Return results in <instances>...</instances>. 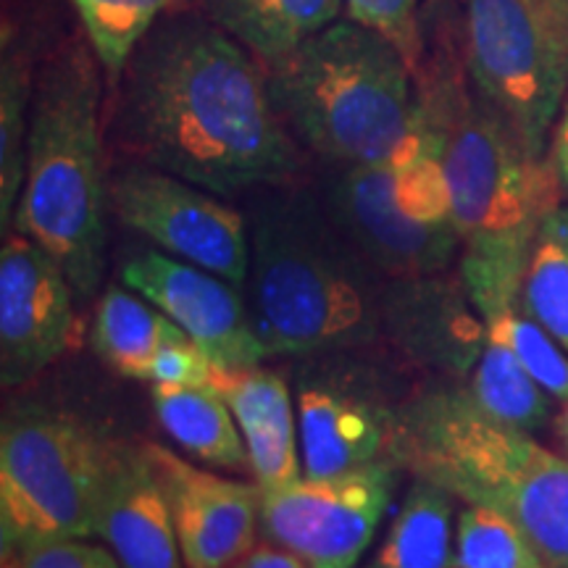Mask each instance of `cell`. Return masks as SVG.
Returning <instances> with one entry per match:
<instances>
[{"label":"cell","instance_id":"obj_1","mask_svg":"<svg viewBox=\"0 0 568 568\" xmlns=\"http://www.w3.org/2000/svg\"><path fill=\"white\" fill-rule=\"evenodd\" d=\"M111 90V140L134 163L222 197L301 180L266 69L205 13L155 21Z\"/></svg>","mask_w":568,"mask_h":568},{"label":"cell","instance_id":"obj_2","mask_svg":"<svg viewBox=\"0 0 568 568\" xmlns=\"http://www.w3.org/2000/svg\"><path fill=\"white\" fill-rule=\"evenodd\" d=\"M416 84L439 134L466 293L481 318L521 305L531 245L542 219L564 203V182L550 155L531 153L474 90L460 48L424 51Z\"/></svg>","mask_w":568,"mask_h":568},{"label":"cell","instance_id":"obj_3","mask_svg":"<svg viewBox=\"0 0 568 568\" xmlns=\"http://www.w3.org/2000/svg\"><path fill=\"white\" fill-rule=\"evenodd\" d=\"M251 318L272 355L351 353L382 337L387 280L301 180L247 193Z\"/></svg>","mask_w":568,"mask_h":568},{"label":"cell","instance_id":"obj_4","mask_svg":"<svg viewBox=\"0 0 568 568\" xmlns=\"http://www.w3.org/2000/svg\"><path fill=\"white\" fill-rule=\"evenodd\" d=\"M389 460L464 506L508 516L550 568H568V458L474 406L464 387H435L397 410Z\"/></svg>","mask_w":568,"mask_h":568},{"label":"cell","instance_id":"obj_5","mask_svg":"<svg viewBox=\"0 0 568 568\" xmlns=\"http://www.w3.org/2000/svg\"><path fill=\"white\" fill-rule=\"evenodd\" d=\"M95 53L69 45L34 80L24 184L13 230L59 261L77 301L105 274L111 182L103 161L101 77Z\"/></svg>","mask_w":568,"mask_h":568},{"label":"cell","instance_id":"obj_6","mask_svg":"<svg viewBox=\"0 0 568 568\" xmlns=\"http://www.w3.org/2000/svg\"><path fill=\"white\" fill-rule=\"evenodd\" d=\"M295 142L329 166H374L424 130L416 69L385 34L339 19L266 69Z\"/></svg>","mask_w":568,"mask_h":568},{"label":"cell","instance_id":"obj_7","mask_svg":"<svg viewBox=\"0 0 568 568\" xmlns=\"http://www.w3.org/2000/svg\"><path fill=\"white\" fill-rule=\"evenodd\" d=\"M116 445L63 410L24 408L0 429L3 566L34 548L95 537Z\"/></svg>","mask_w":568,"mask_h":568},{"label":"cell","instance_id":"obj_8","mask_svg":"<svg viewBox=\"0 0 568 568\" xmlns=\"http://www.w3.org/2000/svg\"><path fill=\"white\" fill-rule=\"evenodd\" d=\"M322 197L339 230L389 280L445 274L460 255L439 134L426 113L406 153L374 166H335Z\"/></svg>","mask_w":568,"mask_h":568},{"label":"cell","instance_id":"obj_9","mask_svg":"<svg viewBox=\"0 0 568 568\" xmlns=\"http://www.w3.org/2000/svg\"><path fill=\"white\" fill-rule=\"evenodd\" d=\"M464 63L474 90L535 155L568 95V34L535 0H460Z\"/></svg>","mask_w":568,"mask_h":568},{"label":"cell","instance_id":"obj_10","mask_svg":"<svg viewBox=\"0 0 568 568\" xmlns=\"http://www.w3.org/2000/svg\"><path fill=\"white\" fill-rule=\"evenodd\" d=\"M397 477L400 466L385 458L335 477L261 489V535L308 568H358L393 506Z\"/></svg>","mask_w":568,"mask_h":568},{"label":"cell","instance_id":"obj_11","mask_svg":"<svg viewBox=\"0 0 568 568\" xmlns=\"http://www.w3.org/2000/svg\"><path fill=\"white\" fill-rule=\"evenodd\" d=\"M111 211L174 258L245 287L251 272L247 216L222 195L159 169L132 163L111 176Z\"/></svg>","mask_w":568,"mask_h":568},{"label":"cell","instance_id":"obj_12","mask_svg":"<svg viewBox=\"0 0 568 568\" xmlns=\"http://www.w3.org/2000/svg\"><path fill=\"white\" fill-rule=\"evenodd\" d=\"M77 293L59 261L11 230L0 247V379L21 387L74 343Z\"/></svg>","mask_w":568,"mask_h":568},{"label":"cell","instance_id":"obj_13","mask_svg":"<svg viewBox=\"0 0 568 568\" xmlns=\"http://www.w3.org/2000/svg\"><path fill=\"white\" fill-rule=\"evenodd\" d=\"M122 282L163 311L219 368L258 366L268 358L240 287L219 274L174 258L140 251L124 261Z\"/></svg>","mask_w":568,"mask_h":568},{"label":"cell","instance_id":"obj_14","mask_svg":"<svg viewBox=\"0 0 568 568\" xmlns=\"http://www.w3.org/2000/svg\"><path fill=\"white\" fill-rule=\"evenodd\" d=\"M142 447L172 508L184 568H232L261 531V487L201 468L169 447Z\"/></svg>","mask_w":568,"mask_h":568},{"label":"cell","instance_id":"obj_15","mask_svg":"<svg viewBox=\"0 0 568 568\" xmlns=\"http://www.w3.org/2000/svg\"><path fill=\"white\" fill-rule=\"evenodd\" d=\"M295 406L305 477H335L389 458L400 406H389L376 387L337 374H303Z\"/></svg>","mask_w":568,"mask_h":568},{"label":"cell","instance_id":"obj_16","mask_svg":"<svg viewBox=\"0 0 568 568\" xmlns=\"http://www.w3.org/2000/svg\"><path fill=\"white\" fill-rule=\"evenodd\" d=\"M382 337L414 364L468 376L487 343V326L460 274L400 276L387 280L382 297Z\"/></svg>","mask_w":568,"mask_h":568},{"label":"cell","instance_id":"obj_17","mask_svg":"<svg viewBox=\"0 0 568 568\" xmlns=\"http://www.w3.org/2000/svg\"><path fill=\"white\" fill-rule=\"evenodd\" d=\"M95 537L122 568H184L172 508L145 447L116 445Z\"/></svg>","mask_w":568,"mask_h":568},{"label":"cell","instance_id":"obj_18","mask_svg":"<svg viewBox=\"0 0 568 568\" xmlns=\"http://www.w3.org/2000/svg\"><path fill=\"white\" fill-rule=\"evenodd\" d=\"M211 385L232 408L245 439L247 464L261 489L287 487L303 479L301 429L290 385L264 364L247 368H213Z\"/></svg>","mask_w":568,"mask_h":568},{"label":"cell","instance_id":"obj_19","mask_svg":"<svg viewBox=\"0 0 568 568\" xmlns=\"http://www.w3.org/2000/svg\"><path fill=\"white\" fill-rule=\"evenodd\" d=\"M345 0H203V13L264 69L343 19Z\"/></svg>","mask_w":568,"mask_h":568},{"label":"cell","instance_id":"obj_20","mask_svg":"<svg viewBox=\"0 0 568 568\" xmlns=\"http://www.w3.org/2000/svg\"><path fill=\"white\" fill-rule=\"evenodd\" d=\"M153 414L176 447L197 464L251 471L232 408L213 385H151Z\"/></svg>","mask_w":568,"mask_h":568},{"label":"cell","instance_id":"obj_21","mask_svg":"<svg viewBox=\"0 0 568 568\" xmlns=\"http://www.w3.org/2000/svg\"><path fill=\"white\" fill-rule=\"evenodd\" d=\"M184 337L187 335L172 318L126 284H111L98 297L90 337L92 353L119 376L148 382L161 347Z\"/></svg>","mask_w":568,"mask_h":568},{"label":"cell","instance_id":"obj_22","mask_svg":"<svg viewBox=\"0 0 568 568\" xmlns=\"http://www.w3.org/2000/svg\"><path fill=\"white\" fill-rule=\"evenodd\" d=\"M456 497L414 477L364 568H456Z\"/></svg>","mask_w":568,"mask_h":568},{"label":"cell","instance_id":"obj_23","mask_svg":"<svg viewBox=\"0 0 568 568\" xmlns=\"http://www.w3.org/2000/svg\"><path fill=\"white\" fill-rule=\"evenodd\" d=\"M464 393L481 414L529 435L545 429L552 418L550 395L518 364L506 345L493 343L489 337L466 376Z\"/></svg>","mask_w":568,"mask_h":568},{"label":"cell","instance_id":"obj_24","mask_svg":"<svg viewBox=\"0 0 568 568\" xmlns=\"http://www.w3.org/2000/svg\"><path fill=\"white\" fill-rule=\"evenodd\" d=\"M521 308L568 351V203L539 224L524 272Z\"/></svg>","mask_w":568,"mask_h":568},{"label":"cell","instance_id":"obj_25","mask_svg":"<svg viewBox=\"0 0 568 568\" xmlns=\"http://www.w3.org/2000/svg\"><path fill=\"white\" fill-rule=\"evenodd\" d=\"M34 101L32 67L17 48H3L0 67V226L9 234L24 184L27 142Z\"/></svg>","mask_w":568,"mask_h":568},{"label":"cell","instance_id":"obj_26","mask_svg":"<svg viewBox=\"0 0 568 568\" xmlns=\"http://www.w3.org/2000/svg\"><path fill=\"white\" fill-rule=\"evenodd\" d=\"M71 3L82 19L90 51L101 63L105 82L113 88L134 48L153 30L172 0H71Z\"/></svg>","mask_w":568,"mask_h":568},{"label":"cell","instance_id":"obj_27","mask_svg":"<svg viewBox=\"0 0 568 568\" xmlns=\"http://www.w3.org/2000/svg\"><path fill=\"white\" fill-rule=\"evenodd\" d=\"M456 568H550L508 516L464 506L456 518Z\"/></svg>","mask_w":568,"mask_h":568},{"label":"cell","instance_id":"obj_28","mask_svg":"<svg viewBox=\"0 0 568 568\" xmlns=\"http://www.w3.org/2000/svg\"><path fill=\"white\" fill-rule=\"evenodd\" d=\"M487 337L506 345L552 400H568V351L521 305L485 316Z\"/></svg>","mask_w":568,"mask_h":568},{"label":"cell","instance_id":"obj_29","mask_svg":"<svg viewBox=\"0 0 568 568\" xmlns=\"http://www.w3.org/2000/svg\"><path fill=\"white\" fill-rule=\"evenodd\" d=\"M418 3L422 0H345L347 19L358 21L385 34L389 42L400 48V53L418 67L424 55V32L418 21Z\"/></svg>","mask_w":568,"mask_h":568},{"label":"cell","instance_id":"obj_30","mask_svg":"<svg viewBox=\"0 0 568 568\" xmlns=\"http://www.w3.org/2000/svg\"><path fill=\"white\" fill-rule=\"evenodd\" d=\"M213 368L216 366L209 353L190 337H184L161 347L148 382L151 385H211Z\"/></svg>","mask_w":568,"mask_h":568},{"label":"cell","instance_id":"obj_31","mask_svg":"<svg viewBox=\"0 0 568 568\" xmlns=\"http://www.w3.org/2000/svg\"><path fill=\"white\" fill-rule=\"evenodd\" d=\"M13 568H122L119 558L88 539H63L24 552Z\"/></svg>","mask_w":568,"mask_h":568},{"label":"cell","instance_id":"obj_32","mask_svg":"<svg viewBox=\"0 0 568 568\" xmlns=\"http://www.w3.org/2000/svg\"><path fill=\"white\" fill-rule=\"evenodd\" d=\"M232 568H308V564L293 550L264 539L261 545H253Z\"/></svg>","mask_w":568,"mask_h":568},{"label":"cell","instance_id":"obj_33","mask_svg":"<svg viewBox=\"0 0 568 568\" xmlns=\"http://www.w3.org/2000/svg\"><path fill=\"white\" fill-rule=\"evenodd\" d=\"M548 148L552 166H556L560 182H564V190L568 193V95L564 101V109H560L556 119V126H552Z\"/></svg>","mask_w":568,"mask_h":568},{"label":"cell","instance_id":"obj_34","mask_svg":"<svg viewBox=\"0 0 568 568\" xmlns=\"http://www.w3.org/2000/svg\"><path fill=\"white\" fill-rule=\"evenodd\" d=\"M535 3L568 34V0H535Z\"/></svg>","mask_w":568,"mask_h":568},{"label":"cell","instance_id":"obj_35","mask_svg":"<svg viewBox=\"0 0 568 568\" xmlns=\"http://www.w3.org/2000/svg\"><path fill=\"white\" fill-rule=\"evenodd\" d=\"M556 435L560 439V445L566 447V456H568V400H564V408L556 416Z\"/></svg>","mask_w":568,"mask_h":568}]
</instances>
